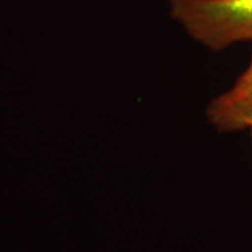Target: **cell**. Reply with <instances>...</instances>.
Here are the masks:
<instances>
[{"instance_id":"4","label":"cell","mask_w":252,"mask_h":252,"mask_svg":"<svg viewBox=\"0 0 252 252\" xmlns=\"http://www.w3.org/2000/svg\"><path fill=\"white\" fill-rule=\"evenodd\" d=\"M249 127H250V128H251V133H252V122L250 123V125H249Z\"/></svg>"},{"instance_id":"3","label":"cell","mask_w":252,"mask_h":252,"mask_svg":"<svg viewBox=\"0 0 252 252\" xmlns=\"http://www.w3.org/2000/svg\"><path fill=\"white\" fill-rule=\"evenodd\" d=\"M237 82H239V83H244V84H252V58H251L249 67L245 69V71L241 75V76H239Z\"/></svg>"},{"instance_id":"1","label":"cell","mask_w":252,"mask_h":252,"mask_svg":"<svg viewBox=\"0 0 252 252\" xmlns=\"http://www.w3.org/2000/svg\"><path fill=\"white\" fill-rule=\"evenodd\" d=\"M169 13L213 50L252 40V0H169Z\"/></svg>"},{"instance_id":"2","label":"cell","mask_w":252,"mask_h":252,"mask_svg":"<svg viewBox=\"0 0 252 252\" xmlns=\"http://www.w3.org/2000/svg\"><path fill=\"white\" fill-rule=\"evenodd\" d=\"M207 116L220 132L249 127L252 122V84L236 82L231 89L212 100Z\"/></svg>"}]
</instances>
